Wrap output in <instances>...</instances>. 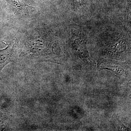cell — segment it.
I'll list each match as a JSON object with an SVG mask.
<instances>
[{
  "label": "cell",
  "instance_id": "obj_2",
  "mask_svg": "<svg viewBox=\"0 0 131 131\" xmlns=\"http://www.w3.org/2000/svg\"><path fill=\"white\" fill-rule=\"evenodd\" d=\"M9 3L15 10L27 11L35 7L26 3L23 0H9Z\"/></svg>",
  "mask_w": 131,
  "mask_h": 131
},
{
  "label": "cell",
  "instance_id": "obj_1",
  "mask_svg": "<svg viewBox=\"0 0 131 131\" xmlns=\"http://www.w3.org/2000/svg\"><path fill=\"white\" fill-rule=\"evenodd\" d=\"M16 41L13 44H8L7 47L0 50V70L8 63L13 61Z\"/></svg>",
  "mask_w": 131,
  "mask_h": 131
}]
</instances>
